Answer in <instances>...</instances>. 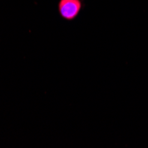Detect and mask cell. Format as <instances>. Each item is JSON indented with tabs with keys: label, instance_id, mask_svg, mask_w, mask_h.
<instances>
[{
	"label": "cell",
	"instance_id": "1",
	"mask_svg": "<svg viewBox=\"0 0 148 148\" xmlns=\"http://www.w3.org/2000/svg\"><path fill=\"white\" fill-rule=\"evenodd\" d=\"M83 7V0H60L58 5L60 15L69 21L76 19Z\"/></svg>",
	"mask_w": 148,
	"mask_h": 148
}]
</instances>
